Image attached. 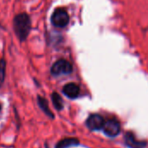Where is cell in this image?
<instances>
[{"label": "cell", "instance_id": "obj_7", "mask_svg": "<svg viewBox=\"0 0 148 148\" xmlns=\"http://www.w3.org/2000/svg\"><path fill=\"white\" fill-rule=\"evenodd\" d=\"M126 144L130 148H144L146 147V143L143 141L138 140L133 134H127L125 136Z\"/></svg>", "mask_w": 148, "mask_h": 148}, {"label": "cell", "instance_id": "obj_2", "mask_svg": "<svg viewBox=\"0 0 148 148\" xmlns=\"http://www.w3.org/2000/svg\"><path fill=\"white\" fill-rule=\"evenodd\" d=\"M69 22V16L63 8H57L51 16V23L58 28H64Z\"/></svg>", "mask_w": 148, "mask_h": 148}, {"label": "cell", "instance_id": "obj_12", "mask_svg": "<svg viewBox=\"0 0 148 148\" xmlns=\"http://www.w3.org/2000/svg\"><path fill=\"white\" fill-rule=\"evenodd\" d=\"M0 108H1V106H0Z\"/></svg>", "mask_w": 148, "mask_h": 148}, {"label": "cell", "instance_id": "obj_3", "mask_svg": "<svg viewBox=\"0 0 148 148\" xmlns=\"http://www.w3.org/2000/svg\"><path fill=\"white\" fill-rule=\"evenodd\" d=\"M72 72V65L69 62L64 59H61L56 61L52 68L51 73L54 75H69Z\"/></svg>", "mask_w": 148, "mask_h": 148}, {"label": "cell", "instance_id": "obj_1", "mask_svg": "<svg viewBox=\"0 0 148 148\" xmlns=\"http://www.w3.org/2000/svg\"><path fill=\"white\" fill-rule=\"evenodd\" d=\"M30 19L29 16L25 13L18 14L13 21L14 30L16 36L21 41H23L27 38L29 30H30Z\"/></svg>", "mask_w": 148, "mask_h": 148}, {"label": "cell", "instance_id": "obj_4", "mask_svg": "<svg viewBox=\"0 0 148 148\" xmlns=\"http://www.w3.org/2000/svg\"><path fill=\"white\" fill-rule=\"evenodd\" d=\"M105 121L99 114H92L87 120V127L92 131H98L103 128Z\"/></svg>", "mask_w": 148, "mask_h": 148}, {"label": "cell", "instance_id": "obj_6", "mask_svg": "<svg viewBox=\"0 0 148 148\" xmlns=\"http://www.w3.org/2000/svg\"><path fill=\"white\" fill-rule=\"evenodd\" d=\"M62 92L63 94L70 98V99H75L76 98L78 95H79V93H80V88L78 87V85H76L75 83H68L66 84L63 88H62Z\"/></svg>", "mask_w": 148, "mask_h": 148}, {"label": "cell", "instance_id": "obj_9", "mask_svg": "<svg viewBox=\"0 0 148 148\" xmlns=\"http://www.w3.org/2000/svg\"><path fill=\"white\" fill-rule=\"evenodd\" d=\"M52 101L55 106V108L57 110H62L63 108V101L62 97L57 94V93H53L52 94Z\"/></svg>", "mask_w": 148, "mask_h": 148}, {"label": "cell", "instance_id": "obj_11", "mask_svg": "<svg viewBox=\"0 0 148 148\" xmlns=\"http://www.w3.org/2000/svg\"><path fill=\"white\" fill-rule=\"evenodd\" d=\"M5 62L3 60L0 61V82H3L5 76Z\"/></svg>", "mask_w": 148, "mask_h": 148}, {"label": "cell", "instance_id": "obj_5", "mask_svg": "<svg viewBox=\"0 0 148 148\" xmlns=\"http://www.w3.org/2000/svg\"><path fill=\"white\" fill-rule=\"evenodd\" d=\"M102 129H103L105 134H107L108 136L115 137L120 134L121 126L118 121H116L114 120H109L107 122H105Z\"/></svg>", "mask_w": 148, "mask_h": 148}, {"label": "cell", "instance_id": "obj_10", "mask_svg": "<svg viewBox=\"0 0 148 148\" xmlns=\"http://www.w3.org/2000/svg\"><path fill=\"white\" fill-rule=\"evenodd\" d=\"M38 103H39V106H40V108L44 111V113L47 114V115H49V116H50V117H52L53 118V114H52V112L49 110V105H48V102L46 101V100L45 99H43L42 97H38Z\"/></svg>", "mask_w": 148, "mask_h": 148}, {"label": "cell", "instance_id": "obj_8", "mask_svg": "<svg viewBox=\"0 0 148 148\" xmlns=\"http://www.w3.org/2000/svg\"><path fill=\"white\" fill-rule=\"evenodd\" d=\"M78 144H79V140L77 139L67 138V139H64V140H61L60 142H58L56 148H68L73 147V146H76Z\"/></svg>", "mask_w": 148, "mask_h": 148}]
</instances>
